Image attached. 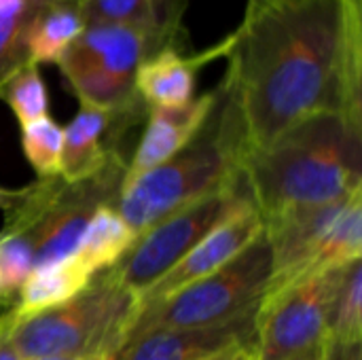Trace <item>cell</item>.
<instances>
[{
    "label": "cell",
    "instance_id": "1",
    "mask_svg": "<svg viewBox=\"0 0 362 360\" xmlns=\"http://www.w3.org/2000/svg\"><path fill=\"white\" fill-rule=\"evenodd\" d=\"M225 83L246 153L316 115L362 123V0H288L244 13Z\"/></svg>",
    "mask_w": 362,
    "mask_h": 360
},
{
    "label": "cell",
    "instance_id": "2",
    "mask_svg": "<svg viewBox=\"0 0 362 360\" xmlns=\"http://www.w3.org/2000/svg\"><path fill=\"white\" fill-rule=\"evenodd\" d=\"M244 178L263 223L341 202L362 189V123L331 112L310 117L248 151Z\"/></svg>",
    "mask_w": 362,
    "mask_h": 360
},
{
    "label": "cell",
    "instance_id": "3",
    "mask_svg": "<svg viewBox=\"0 0 362 360\" xmlns=\"http://www.w3.org/2000/svg\"><path fill=\"white\" fill-rule=\"evenodd\" d=\"M195 138L161 166L121 185L117 212L136 240L174 212L244 180L246 138L225 79Z\"/></svg>",
    "mask_w": 362,
    "mask_h": 360
},
{
    "label": "cell",
    "instance_id": "4",
    "mask_svg": "<svg viewBox=\"0 0 362 360\" xmlns=\"http://www.w3.org/2000/svg\"><path fill=\"white\" fill-rule=\"evenodd\" d=\"M138 314V297L108 269L62 306L17 318L11 339L32 359H115Z\"/></svg>",
    "mask_w": 362,
    "mask_h": 360
},
{
    "label": "cell",
    "instance_id": "5",
    "mask_svg": "<svg viewBox=\"0 0 362 360\" xmlns=\"http://www.w3.org/2000/svg\"><path fill=\"white\" fill-rule=\"evenodd\" d=\"M127 172L123 155L81 182L62 176L38 178L23 187L19 202L4 212L2 233L21 236L34 255V267L72 257L85 225L102 206H115Z\"/></svg>",
    "mask_w": 362,
    "mask_h": 360
},
{
    "label": "cell",
    "instance_id": "6",
    "mask_svg": "<svg viewBox=\"0 0 362 360\" xmlns=\"http://www.w3.org/2000/svg\"><path fill=\"white\" fill-rule=\"evenodd\" d=\"M272 278V248L265 231L214 274L138 310L125 344L161 329L218 327L259 308Z\"/></svg>",
    "mask_w": 362,
    "mask_h": 360
},
{
    "label": "cell",
    "instance_id": "7",
    "mask_svg": "<svg viewBox=\"0 0 362 360\" xmlns=\"http://www.w3.org/2000/svg\"><path fill=\"white\" fill-rule=\"evenodd\" d=\"M163 49L151 34L125 23L91 21L66 49L57 68L81 106L144 117L136 93L140 64Z\"/></svg>",
    "mask_w": 362,
    "mask_h": 360
},
{
    "label": "cell",
    "instance_id": "8",
    "mask_svg": "<svg viewBox=\"0 0 362 360\" xmlns=\"http://www.w3.org/2000/svg\"><path fill=\"white\" fill-rule=\"evenodd\" d=\"M248 208L257 206L244 178L240 185L208 195L151 227L108 272L136 297H140L206 236Z\"/></svg>",
    "mask_w": 362,
    "mask_h": 360
},
{
    "label": "cell",
    "instance_id": "9",
    "mask_svg": "<svg viewBox=\"0 0 362 360\" xmlns=\"http://www.w3.org/2000/svg\"><path fill=\"white\" fill-rule=\"evenodd\" d=\"M346 267L303 276L265 293L257 310L255 359L293 360L325 344Z\"/></svg>",
    "mask_w": 362,
    "mask_h": 360
},
{
    "label": "cell",
    "instance_id": "10",
    "mask_svg": "<svg viewBox=\"0 0 362 360\" xmlns=\"http://www.w3.org/2000/svg\"><path fill=\"white\" fill-rule=\"evenodd\" d=\"M263 233V219L257 208H248L221 227H216L210 236H206L185 259H180L168 274H163L153 286H148L138 297V310L151 303H157L189 284L214 274L225 263H229L235 255H240L246 246H250Z\"/></svg>",
    "mask_w": 362,
    "mask_h": 360
},
{
    "label": "cell",
    "instance_id": "11",
    "mask_svg": "<svg viewBox=\"0 0 362 360\" xmlns=\"http://www.w3.org/2000/svg\"><path fill=\"white\" fill-rule=\"evenodd\" d=\"M142 117L117 115L93 106H81L64 127L59 176L66 182H81L102 172L121 155L119 136Z\"/></svg>",
    "mask_w": 362,
    "mask_h": 360
},
{
    "label": "cell",
    "instance_id": "12",
    "mask_svg": "<svg viewBox=\"0 0 362 360\" xmlns=\"http://www.w3.org/2000/svg\"><path fill=\"white\" fill-rule=\"evenodd\" d=\"M259 310V308H257ZM257 310L238 320L204 329H161L151 331L127 346L112 360H206L231 346L255 342Z\"/></svg>",
    "mask_w": 362,
    "mask_h": 360
},
{
    "label": "cell",
    "instance_id": "13",
    "mask_svg": "<svg viewBox=\"0 0 362 360\" xmlns=\"http://www.w3.org/2000/svg\"><path fill=\"white\" fill-rule=\"evenodd\" d=\"M229 38L202 53H185L180 47H163L148 55L136 74V93L146 108H174L195 98L202 68L227 55Z\"/></svg>",
    "mask_w": 362,
    "mask_h": 360
},
{
    "label": "cell",
    "instance_id": "14",
    "mask_svg": "<svg viewBox=\"0 0 362 360\" xmlns=\"http://www.w3.org/2000/svg\"><path fill=\"white\" fill-rule=\"evenodd\" d=\"M216 95L218 91L214 87L182 106L146 108V127L132 161L127 163L123 182L142 176L185 149L206 123L210 110L214 108Z\"/></svg>",
    "mask_w": 362,
    "mask_h": 360
},
{
    "label": "cell",
    "instance_id": "15",
    "mask_svg": "<svg viewBox=\"0 0 362 360\" xmlns=\"http://www.w3.org/2000/svg\"><path fill=\"white\" fill-rule=\"evenodd\" d=\"M191 0H78L87 23H125L151 34L161 47L185 49V13Z\"/></svg>",
    "mask_w": 362,
    "mask_h": 360
},
{
    "label": "cell",
    "instance_id": "16",
    "mask_svg": "<svg viewBox=\"0 0 362 360\" xmlns=\"http://www.w3.org/2000/svg\"><path fill=\"white\" fill-rule=\"evenodd\" d=\"M85 25L87 19L78 0H40L25 32L28 59L36 66H57Z\"/></svg>",
    "mask_w": 362,
    "mask_h": 360
},
{
    "label": "cell",
    "instance_id": "17",
    "mask_svg": "<svg viewBox=\"0 0 362 360\" xmlns=\"http://www.w3.org/2000/svg\"><path fill=\"white\" fill-rule=\"evenodd\" d=\"M136 236L115 206L98 208L83 229L72 259L87 276L115 267L134 246Z\"/></svg>",
    "mask_w": 362,
    "mask_h": 360
},
{
    "label": "cell",
    "instance_id": "18",
    "mask_svg": "<svg viewBox=\"0 0 362 360\" xmlns=\"http://www.w3.org/2000/svg\"><path fill=\"white\" fill-rule=\"evenodd\" d=\"M89 280L91 276H87L72 257L34 267L17 293L13 310L19 320L30 318L34 314L66 303L68 299L78 295L89 284Z\"/></svg>",
    "mask_w": 362,
    "mask_h": 360
},
{
    "label": "cell",
    "instance_id": "19",
    "mask_svg": "<svg viewBox=\"0 0 362 360\" xmlns=\"http://www.w3.org/2000/svg\"><path fill=\"white\" fill-rule=\"evenodd\" d=\"M362 257V191H356L322 238L305 276L341 269Z\"/></svg>",
    "mask_w": 362,
    "mask_h": 360
},
{
    "label": "cell",
    "instance_id": "20",
    "mask_svg": "<svg viewBox=\"0 0 362 360\" xmlns=\"http://www.w3.org/2000/svg\"><path fill=\"white\" fill-rule=\"evenodd\" d=\"M40 0H0V87L28 64L25 32Z\"/></svg>",
    "mask_w": 362,
    "mask_h": 360
},
{
    "label": "cell",
    "instance_id": "21",
    "mask_svg": "<svg viewBox=\"0 0 362 360\" xmlns=\"http://www.w3.org/2000/svg\"><path fill=\"white\" fill-rule=\"evenodd\" d=\"M0 100L13 110L19 127L49 115V91L40 74V66L28 62L13 72L0 87Z\"/></svg>",
    "mask_w": 362,
    "mask_h": 360
},
{
    "label": "cell",
    "instance_id": "22",
    "mask_svg": "<svg viewBox=\"0 0 362 360\" xmlns=\"http://www.w3.org/2000/svg\"><path fill=\"white\" fill-rule=\"evenodd\" d=\"M362 267L361 261H354L346 267L333 316L329 327V339H335L346 346L362 344Z\"/></svg>",
    "mask_w": 362,
    "mask_h": 360
},
{
    "label": "cell",
    "instance_id": "23",
    "mask_svg": "<svg viewBox=\"0 0 362 360\" xmlns=\"http://www.w3.org/2000/svg\"><path fill=\"white\" fill-rule=\"evenodd\" d=\"M64 144V127L49 115L21 125V151L38 178L59 176V159Z\"/></svg>",
    "mask_w": 362,
    "mask_h": 360
},
{
    "label": "cell",
    "instance_id": "24",
    "mask_svg": "<svg viewBox=\"0 0 362 360\" xmlns=\"http://www.w3.org/2000/svg\"><path fill=\"white\" fill-rule=\"evenodd\" d=\"M34 269V255L30 244L15 233L0 231V306L13 308L21 284Z\"/></svg>",
    "mask_w": 362,
    "mask_h": 360
},
{
    "label": "cell",
    "instance_id": "25",
    "mask_svg": "<svg viewBox=\"0 0 362 360\" xmlns=\"http://www.w3.org/2000/svg\"><path fill=\"white\" fill-rule=\"evenodd\" d=\"M15 323H17L15 310L13 308L4 310V314L0 316V360H25L11 339Z\"/></svg>",
    "mask_w": 362,
    "mask_h": 360
},
{
    "label": "cell",
    "instance_id": "26",
    "mask_svg": "<svg viewBox=\"0 0 362 360\" xmlns=\"http://www.w3.org/2000/svg\"><path fill=\"white\" fill-rule=\"evenodd\" d=\"M322 360H362L361 344L346 346V344H339V342L327 337Z\"/></svg>",
    "mask_w": 362,
    "mask_h": 360
},
{
    "label": "cell",
    "instance_id": "27",
    "mask_svg": "<svg viewBox=\"0 0 362 360\" xmlns=\"http://www.w3.org/2000/svg\"><path fill=\"white\" fill-rule=\"evenodd\" d=\"M206 360H257L255 359V342H244V344L231 346Z\"/></svg>",
    "mask_w": 362,
    "mask_h": 360
},
{
    "label": "cell",
    "instance_id": "28",
    "mask_svg": "<svg viewBox=\"0 0 362 360\" xmlns=\"http://www.w3.org/2000/svg\"><path fill=\"white\" fill-rule=\"evenodd\" d=\"M23 189H6V187H0V210L2 212H8L21 197Z\"/></svg>",
    "mask_w": 362,
    "mask_h": 360
},
{
    "label": "cell",
    "instance_id": "29",
    "mask_svg": "<svg viewBox=\"0 0 362 360\" xmlns=\"http://www.w3.org/2000/svg\"><path fill=\"white\" fill-rule=\"evenodd\" d=\"M278 2H288V0H248L244 13H250V11L263 8V6H272V4H278Z\"/></svg>",
    "mask_w": 362,
    "mask_h": 360
},
{
    "label": "cell",
    "instance_id": "30",
    "mask_svg": "<svg viewBox=\"0 0 362 360\" xmlns=\"http://www.w3.org/2000/svg\"><path fill=\"white\" fill-rule=\"evenodd\" d=\"M325 342H327V339H325ZM322 352H325V344H320V346H316V348L303 352L301 356H297V359L293 360H322Z\"/></svg>",
    "mask_w": 362,
    "mask_h": 360
},
{
    "label": "cell",
    "instance_id": "31",
    "mask_svg": "<svg viewBox=\"0 0 362 360\" xmlns=\"http://www.w3.org/2000/svg\"><path fill=\"white\" fill-rule=\"evenodd\" d=\"M32 360H85V359H32Z\"/></svg>",
    "mask_w": 362,
    "mask_h": 360
},
{
    "label": "cell",
    "instance_id": "32",
    "mask_svg": "<svg viewBox=\"0 0 362 360\" xmlns=\"http://www.w3.org/2000/svg\"><path fill=\"white\" fill-rule=\"evenodd\" d=\"M95 360H112V359H95Z\"/></svg>",
    "mask_w": 362,
    "mask_h": 360
}]
</instances>
